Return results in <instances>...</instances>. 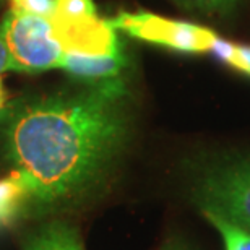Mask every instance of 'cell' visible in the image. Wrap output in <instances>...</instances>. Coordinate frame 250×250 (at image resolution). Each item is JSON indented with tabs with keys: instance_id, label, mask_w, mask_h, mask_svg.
I'll list each match as a JSON object with an SVG mask.
<instances>
[{
	"instance_id": "cell-13",
	"label": "cell",
	"mask_w": 250,
	"mask_h": 250,
	"mask_svg": "<svg viewBox=\"0 0 250 250\" xmlns=\"http://www.w3.org/2000/svg\"><path fill=\"white\" fill-rule=\"evenodd\" d=\"M12 70V56H10V49L5 39L3 31L0 29V75Z\"/></svg>"
},
{
	"instance_id": "cell-2",
	"label": "cell",
	"mask_w": 250,
	"mask_h": 250,
	"mask_svg": "<svg viewBox=\"0 0 250 250\" xmlns=\"http://www.w3.org/2000/svg\"><path fill=\"white\" fill-rule=\"evenodd\" d=\"M0 29L7 39L15 72L39 73L61 67L67 49L54 18L10 8Z\"/></svg>"
},
{
	"instance_id": "cell-9",
	"label": "cell",
	"mask_w": 250,
	"mask_h": 250,
	"mask_svg": "<svg viewBox=\"0 0 250 250\" xmlns=\"http://www.w3.org/2000/svg\"><path fill=\"white\" fill-rule=\"evenodd\" d=\"M211 52L221 59L226 65H229V67L236 68L237 72L250 77V46L236 44L218 38Z\"/></svg>"
},
{
	"instance_id": "cell-5",
	"label": "cell",
	"mask_w": 250,
	"mask_h": 250,
	"mask_svg": "<svg viewBox=\"0 0 250 250\" xmlns=\"http://www.w3.org/2000/svg\"><path fill=\"white\" fill-rule=\"evenodd\" d=\"M127 61L122 52L111 54V56H93V54L80 52H65L61 62V67L73 77L83 78L86 82H98L121 77Z\"/></svg>"
},
{
	"instance_id": "cell-14",
	"label": "cell",
	"mask_w": 250,
	"mask_h": 250,
	"mask_svg": "<svg viewBox=\"0 0 250 250\" xmlns=\"http://www.w3.org/2000/svg\"><path fill=\"white\" fill-rule=\"evenodd\" d=\"M161 250H197V249H193L181 237H171L167 239L166 244L161 247Z\"/></svg>"
},
{
	"instance_id": "cell-4",
	"label": "cell",
	"mask_w": 250,
	"mask_h": 250,
	"mask_svg": "<svg viewBox=\"0 0 250 250\" xmlns=\"http://www.w3.org/2000/svg\"><path fill=\"white\" fill-rule=\"evenodd\" d=\"M117 31H122L140 41L161 46L184 54H205L219 38L213 29L200 24L159 17L149 12H122L109 20Z\"/></svg>"
},
{
	"instance_id": "cell-10",
	"label": "cell",
	"mask_w": 250,
	"mask_h": 250,
	"mask_svg": "<svg viewBox=\"0 0 250 250\" xmlns=\"http://www.w3.org/2000/svg\"><path fill=\"white\" fill-rule=\"evenodd\" d=\"M98 17L93 0H56L54 18L62 20H86Z\"/></svg>"
},
{
	"instance_id": "cell-8",
	"label": "cell",
	"mask_w": 250,
	"mask_h": 250,
	"mask_svg": "<svg viewBox=\"0 0 250 250\" xmlns=\"http://www.w3.org/2000/svg\"><path fill=\"white\" fill-rule=\"evenodd\" d=\"M205 219L216 229L221 236L226 250H250V231L241 224L221 216V214L203 211Z\"/></svg>"
},
{
	"instance_id": "cell-15",
	"label": "cell",
	"mask_w": 250,
	"mask_h": 250,
	"mask_svg": "<svg viewBox=\"0 0 250 250\" xmlns=\"http://www.w3.org/2000/svg\"><path fill=\"white\" fill-rule=\"evenodd\" d=\"M3 101H5V98H3V88H2V82H0V109H2V106H3Z\"/></svg>"
},
{
	"instance_id": "cell-11",
	"label": "cell",
	"mask_w": 250,
	"mask_h": 250,
	"mask_svg": "<svg viewBox=\"0 0 250 250\" xmlns=\"http://www.w3.org/2000/svg\"><path fill=\"white\" fill-rule=\"evenodd\" d=\"M8 2L12 8L24 13L44 18H54L56 15V0H8Z\"/></svg>"
},
{
	"instance_id": "cell-6",
	"label": "cell",
	"mask_w": 250,
	"mask_h": 250,
	"mask_svg": "<svg viewBox=\"0 0 250 250\" xmlns=\"http://www.w3.org/2000/svg\"><path fill=\"white\" fill-rule=\"evenodd\" d=\"M31 208V195L23 174L13 169L0 179V229L12 226Z\"/></svg>"
},
{
	"instance_id": "cell-7",
	"label": "cell",
	"mask_w": 250,
	"mask_h": 250,
	"mask_svg": "<svg viewBox=\"0 0 250 250\" xmlns=\"http://www.w3.org/2000/svg\"><path fill=\"white\" fill-rule=\"evenodd\" d=\"M23 250H84L78 231L65 221H51L26 239Z\"/></svg>"
},
{
	"instance_id": "cell-12",
	"label": "cell",
	"mask_w": 250,
	"mask_h": 250,
	"mask_svg": "<svg viewBox=\"0 0 250 250\" xmlns=\"http://www.w3.org/2000/svg\"><path fill=\"white\" fill-rule=\"evenodd\" d=\"M184 7L193 8L197 12L202 13H228L229 10H232L236 0H177Z\"/></svg>"
},
{
	"instance_id": "cell-1",
	"label": "cell",
	"mask_w": 250,
	"mask_h": 250,
	"mask_svg": "<svg viewBox=\"0 0 250 250\" xmlns=\"http://www.w3.org/2000/svg\"><path fill=\"white\" fill-rule=\"evenodd\" d=\"M130 91L121 77L18 104L5 125V149L26 179L34 214L91 197L130 140Z\"/></svg>"
},
{
	"instance_id": "cell-3",
	"label": "cell",
	"mask_w": 250,
	"mask_h": 250,
	"mask_svg": "<svg viewBox=\"0 0 250 250\" xmlns=\"http://www.w3.org/2000/svg\"><path fill=\"white\" fill-rule=\"evenodd\" d=\"M198 208L241 224L250 231V154L209 164L195 181Z\"/></svg>"
}]
</instances>
